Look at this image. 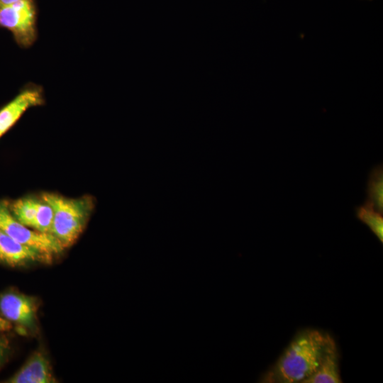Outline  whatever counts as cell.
Wrapping results in <instances>:
<instances>
[{
	"mask_svg": "<svg viewBox=\"0 0 383 383\" xmlns=\"http://www.w3.org/2000/svg\"><path fill=\"white\" fill-rule=\"evenodd\" d=\"M329 335L316 329L301 331L261 382L303 383L316 371Z\"/></svg>",
	"mask_w": 383,
	"mask_h": 383,
	"instance_id": "6da1fadb",
	"label": "cell"
},
{
	"mask_svg": "<svg viewBox=\"0 0 383 383\" xmlns=\"http://www.w3.org/2000/svg\"><path fill=\"white\" fill-rule=\"evenodd\" d=\"M40 196L52 207L53 220L50 234L66 248L72 245L84 231L94 209L93 196L68 198L52 192Z\"/></svg>",
	"mask_w": 383,
	"mask_h": 383,
	"instance_id": "7a4b0ae2",
	"label": "cell"
},
{
	"mask_svg": "<svg viewBox=\"0 0 383 383\" xmlns=\"http://www.w3.org/2000/svg\"><path fill=\"white\" fill-rule=\"evenodd\" d=\"M0 228L18 243L52 259L65 249L52 234L38 232L17 221L11 213L6 200H0Z\"/></svg>",
	"mask_w": 383,
	"mask_h": 383,
	"instance_id": "3957f363",
	"label": "cell"
},
{
	"mask_svg": "<svg viewBox=\"0 0 383 383\" xmlns=\"http://www.w3.org/2000/svg\"><path fill=\"white\" fill-rule=\"evenodd\" d=\"M0 27L10 31L21 47H30L37 39L36 11L33 0H20L0 7Z\"/></svg>",
	"mask_w": 383,
	"mask_h": 383,
	"instance_id": "277c9868",
	"label": "cell"
},
{
	"mask_svg": "<svg viewBox=\"0 0 383 383\" xmlns=\"http://www.w3.org/2000/svg\"><path fill=\"white\" fill-rule=\"evenodd\" d=\"M0 313L19 328L32 331L36 325V300L16 291L5 292L0 294Z\"/></svg>",
	"mask_w": 383,
	"mask_h": 383,
	"instance_id": "5b68a950",
	"label": "cell"
},
{
	"mask_svg": "<svg viewBox=\"0 0 383 383\" xmlns=\"http://www.w3.org/2000/svg\"><path fill=\"white\" fill-rule=\"evenodd\" d=\"M44 101L41 87L30 84L24 88L0 109V138L13 126L28 109L43 105Z\"/></svg>",
	"mask_w": 383,
	"mask_h": 383,
	"instance_id": "8992f818",
	"label": "cell"
},
{
	"mask_svg": "<svg viewBox=\"0 0 383 383\" xmlns=\"http://www.w3.org/2000/svg\"><path fill=\"white\" fill-rule=\"evenodd\" d=\"M51 257L23 245L0 228V263L11 267H25L34 263H50Z\"/></svg>",
	"mask_w": 383,
	"mask_h": 383,
	"instance_id": "52a82bcc",
	"label": "cell"
},
{
	"mask_svg": "<svg viewBox=\"0 0 383 383\" xmlns=\"http://www.w3.org/2000/svg\"><path fill=\"white\" fill-rule=\"evenodd\" d=\"M6 382L52 383L55 379L48 358L43 352L35 351Z\"/></svg>",
	"mask_w": 383,
	"mask_h": 383,
	"instance_id": "ba28073f",
	"label": "cell"
},
{
	"mask_svg": "<svg viewBox=\"0 0 383 383\" xmlns=\"http://www.w3.org/2000/svg\"><path fill=\"white\" fill-rule=\"evenodd\" d=\"M340 382L338 352L335 340L329 335L316 371L303 383Z\"/></svg>",
	"mask_w": 383,
	"mask_h": 383,
	"instance_id": "9c48e42d",
	"label": "cell"
},
{
	"mask_svg": "<svg viewBox=\"0 0 383 383\" xmlns=\"http://www.w3.org/2000/svg\"><path fill=\"white\" fill-rule=\"evenodd\" d=\"M40 196H24L11 202L9 208L12 216L22 224L33 229Z\"/></svg>",
	"mask_w": 383,
	"mask_h": 383,
	"instance_id": "30bf717a",
	"label": "cell"
},
{
	"mask_svg": "<svg viewBox=\"0 0 383 383\" xmlns=\"http://www.w3.org/2000/svg\"><path fill=\"white\" fill-rule=\"evenodd\" d=\"M366 202L377 211L383 212V167L378 165L370 172L367 185Z\"/></svg>",
	"mask_w": 383,
	"mask_h": 383,
	"instance_id": "8fae6325",
	"label": "cell"
},
{
	"mask_svg": "<svg viewBox=\"0 0 383 383\" xmlns=\"http://www.w3.org/2000/svg\"><path fill=\"white\" fill-rule=\"evenodd\" d=\"M356 217L367 225L379 240L383 242V216L372 205L365 201L355 208Z\"/></svg>",
	"mask_w": 383,
	"mask_h": 383,
	"instance_id": "7c38bea8",
	"label": "cell"
},
{
	"mask_svg": "<svg viewBox=\"0 0 383 383\" xmlns=\"http://www.w3.org/2000/svg\"><path fill=\"white\" fill-rule=\"evenodd\" d=\"M52 220L53 211L52 207L40 196L33 230L41 233H50Z\"/></svg>",
	"mask_w": 383,
	"mask_h": 383,
	"instance_id": "4fadbf2b",
	"label": "cell"
},
{
	"mask_svg": "<svg viewBox=\"0 0 383 383\" xmlns=\"http://www.w3.org/2000/svg\"><path fill=\"white\" fill-rule=\"evenodd\" d=\"M0 333V365L4 362L9 353V340Z\"/></svg>",
	"mask_w": 383,
	"mask_h": 383,
	"instance_id": "5bb4252c",
	"label": "cell"
},
{
	"mask_svg": "<svg viewBox=\"0 0 383 383\" xmlns=\"http://www.w3.org/2000/svg\"><path fill=\"white\" fill-rule=\"evenodd\" d=\"M11 328V324L6 320L0 313V333L9 331Z\"/></svg>",
	"mask_w": 383,
	"mask_h": 383,
	"instance_id": "9a60e30c",
	"label": "cell"
},
{
	"mask_svg": "<svg viewBox=\"0 0 383 383\" xmlns=\"http://www.w3.org/2000/svg\"><path fill=\"white\" fill-rule=\"evenodd\" d=\"M20 0H0V7L8 6Z\"/></svg>",
	"mask_w": 383,
	"mask_h": 383,
	"instance_id": "2e32d148",
	"label": "cell"
}]
</instances>
